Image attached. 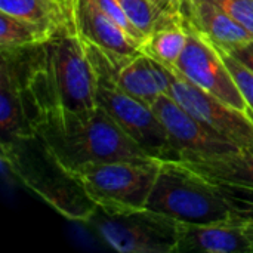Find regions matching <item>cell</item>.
Returning <instances> with one entry per match:
<instances>
[{"instance_id":"6da1fadb","label":"cell","mask_w":253,"mask_h":253,"mask_svg":"<svg viewBox=\"0 0 253 253\" xmlns=\"http://www.w3.org/2000/svg\"><path fill=\"white\" fill-rule=\"evenodd\" d=\"M21 71L36 119L53 108L89 111L98 107L95 73L73 22L49 40L21 49Z\"/></svg>"},{"instance_id":"7a4b0ae2","label":"cell","mask_w":253,"mask_h":253,"mask_svg":"<svg viewBox=\"0 0 253 253\" xmlns=\"http://www.w3.org/2000/svg\"><path fill=\"white\" fill-rule=\"evenodd\" d=\"M37 136L70 172L86 165L150 157L101 108H53L37 116Z\"/></svg>"},{"instance_id":"3957f363","label":"cell","mask_w":253,"mask_h":253,"mask_svg":"<svg viewBox=\"0 0 253 253\" xmlns=\"http://www.w3.org/2000/svg\"><path fill=\"white\" fill-rule=\"evenodd\" d=\"M0 147L9 172L59 215L84 224L95 212L96 205L80 181L56 160L37 133L4 139Z\"/></svg>"},{"instance_id":"277c9868","label":"cell","mask_w":253,"mask_h":253,"mask_svg":"<svg viewBox=\"0 0 253 253\" xmlns=\"http://www.w3.org/2000/svg\"><path fill=\"white\" fill-rule=\"evenodd\" d=\"M145 208L185 224H208L231 216L219 184L178 160H162Z\"/></svg>"},{"instance_id":"5b68a950","label":"cell","mask_w":253,"mask_h":253,"mask_svg":"<svg viewBox=\"0 0 253 253\" xmlns=\"http://www.w3.org/2000/svg\"><path fill=\"white\" fill-rule=\"evenodd\" d=\"M82 42L95 73L96 105L101 107L145 154L159 160H175L168 132L153 107L133 98L114 82L110 73L108 58L102 49L83 39Z\"/></svg>"},{"instance_id":"8992f818","label":"cell","mask_w":253,"mask_h":253,"mask_svg":"<svg viewBox=\"0 0 253 253\" xmlns=\"http://www.w3.org/2000/svg\"><path fill=\"white\" fill-rule=\"evenodd\" d=\"M162 160L154 157L86 165L73 170L92 202L107 212L147 206Z\"/></svg>"},{"instance_id":"52a82bcc","label":"cell","mask_w":253,"mask_h":253,"mask_svg":"<svg viewBox=\"0 0 253 253\" xmlns=\"http://www.w3.org/2000/svg\"><path fill=\"white\" fill-rule=\"evenodd\" d=\"M84 225L120 253H176L178 248L179 222L147 208L107 212L96 206Z\"/></svg>"},{"instance_id":"ba28073f","label":"cell","mask_w":253,"mask_h":253,"mask_svg":"<svg viewBox=\"0 0 253 253\" xmlns=\"http://www.w3.org/2000/svg\"><path fill=\"white\" fill-rule=\"evenodd\" d=\"M166 67L170 71L169 95L175 101L215 133L231 141L236 147H253V119L249 114L203 90L172 65Z\"/></svg>"},{"instance_id":"9c48e42d","label":"cell","mask_w":253,"mask_h":253,"mask_svg":"<svg viewBox=\"0 0 253 253\" xmlns=\"http://www.w3.org/2000/svg\"><path fill=\"white\" fill-rule=\"evenodd\" d=\"M185 25L187 44L178 62L172 67L203 90L251 116L249 105L218 47L187 19Z\"/></svg>"},{"instance_id":"30bf717a","label":"cell","mask_w":253,"mask_h":253,"mask_svg":"<svg viewBox=\"0 0 253 253\" xmlns=\"http://www.w3.org/2000/svg\"><path fill=\"white\" fill-rule=\"evenodd\" d=\"M168 132L175 160L199 162L215 159L239 150L231 141L215 133L169 93H163L153 105Z\"/></svg>"},{"instance_id":"8fae6325","label":"cell","mask_w":253,"mask_h":253,"mask_svg":"<svg viewBox=\"0 0 253 253\" xmlns=\"http://www.w3.org/2000/svg\"><path fill=\"white\" fill-rule=\"evenodd\" d=\"M0 64V127L1 141L34 135L36 116L21 71V49L1 50Z\"/></svg>"},{"instance_id":"7c38bea8","label":"cell","mask_w":253,"mask_h":253,"mask_svg":"<svg viewBox=\"0 0 253 253\" xmlns=\"http://www.w3.org/2000/svg\"><path fill=\"white\" fill-rule=\"evenodd\" d=\"M110 73L114 82L133 98L153 107L170 89V71L153 59L142 49L135 55L116 56L107 53Z\"/></svg>"},{"instance_id":"4fadbf2b","label":"cell","mask_w":253,"mask_h":253,"mask_svg":"<svg viewBox=\"0 0 253 253\" xmlns=\"http://www.w3.org/2000/svg\"><path fill=\"white\" fill-rule=\"evenodd\" d=\"M71 22L83 40L110 55H135L142 49L139 43L101 9L96 0H73Z\"/></svg>"},{"instance_id":"5bb4252c","label":"cell","mask_w":253,"mask_h":253,"mask_svg":"<svg viewBox=\"0 0 253 253\" xmlns=\"http://www.w3.org/2000/svg\"><path fill=\"white\" fill-rule=\"evenodd\" d=\"M245 225L233 215L208 224L179 222L176 253H252Z\"/></svg>"},{"instance_id":"9a60e30c","label":"cell","mask_w":253,"mask_h":253,"mask_svg":"<svg viewBox=\"0 0 253 253\" xmlns=\"http://www.w3.org/2000/svg\"><path fill=\"white\" fill-rule=\"evenodd\" d=\"M181 10L185 19L219 49H230L253 39L225 10L208 0H182Z\"/></svg>"},{"instance_id":"2e32d148","label":"cell","mask_w":253,"mask_h":253,"mask_svg":"<svg viewBox=\"0 0 253 253\" xmlns=\"http://www.w3.org/2000/svg\"><path fill=\"white\" fill-rule=\"evenodd\" d=\"M182 163L215 184L253 188V147L215 159Z\"/></svg>"},{"instance_id":"e0dca14e","label":"cell","mask_w":253,"mask_h":253,"mask_svg":"<svg viewBox=\"0 0 253 253\" xmlns=\"http://www.w3.org/2000/svg\"><path fill=\"white\" fill-rule=\"evenodd\" d=\"M187 25L182 10L147 36L142 50L165 65H175L187 44Z\"/></svg>"},{"instance_id":"ac0fdd59","label":"cell","mask_w":253,"mask_h":253,"mask_svg":"<svg viewBox=\"0 0 253 253\" xmlns=\"http://www.w3.org/2000/svg\"><path fill=\"white\" fill-rule=\"evenodd\" d=\"M0 12L36 22L52 33L71 22L70 12L58 0H0Z\"/></svg>"},{"instance_id":"d6986e66","label":"cell","mask_w":253,"mask_h":253,"mask_svg":"<svg viewBox=\"0 0 253 253\" xmlns=\"http://www.w3.org/2000/svg\"><path fill=\"white\" fill-rule=\"evenodd\" d=\"M53 34L36 22L0 12V52L36 46Z\"/></svg>"},{"instance_id":"ffe728a7","label":"cell","mask_w":253,"mask_h":253,"mask_svg":"<svg viewBox=\"0 0 253 253\" xmlns=\"http://www.w3.org/2000/svg\"><path fill=\"white\" fill-rule=\"evenodd\" d=\"M119 3L129 16V19L133 22V25L145 37L151 34L159 25L179 13L178 12L166 15L157 7V4L153 0H119Z\"/></svg>"},{"instance_id":"44dd1931","label":"cell","mask_w":253,"mask_h":253,"mask_svg":"<svg viewBox=\"0 0 253 253\" xmlns=\"http://www.w3.org/2000/svg\"><path fill=\"white\" fill-rule=\"evenodd\" d=\"M219 187L228 202L231 215L245 222H253V188L222 184Z\"/></svg>"},{"instance_id":"7402d4cb","label":"cell","mask_w":253,"mask_h":253,"mask_svg":"<svg viewBox=\"0 0 253 253\" xmlns=\"http://www.w3.org/2000/svg\"><path fill=\"white\" fill-rule=\"evenodd\" d=\"M218 50L221 52L222 58H224V62L227 64L228 70L231 71L237 86L240 87L248 105H249V110H251V116L253 117V73H251L242 62H239L236 58H233L230 53H227L225 50L219 49Z\"/></svg>"},{"instance_id":"603a6c76","label":"cell","mask_w":253,"mask_h":253,"mask_svg":"<svg viewBox=\"0 0 253 253\" xmlns=\"http://www.w3.org/2000/svg\"><path fill=\"white\" fill-rule=\"evenodd\" d=\"M225 10L253 36V0H208Z\"/></svg>"},{"instance_id":"cb8c5ba5","label":"cell","mask_w":253,"mask_h":253,"mask_svg":"<svg viewBox=\"0 0 253 253\" xmlns=\"http://www.w3.org/2000/svg\"><path fill=\"white\" fill-rule=\"evenodd\" d=\"M98 4L101 6V9L117 24L120 25L136 43H139L141 46L144 44L145 42V36L133 25V22L129 19V16L126 15V12L123 10V7L120 6L119 0H96Z\"/></svg>"},{"instance_id":"d4e9b609","label":"cell","mask_w":253,"mask_h":253,"mask_svg":"<svg viewBox=\"0 0 253 253\" xmlns=\"http://www.w3.org/2000/svg\"><path fill=\"white\" fill-rule=\"evenodd\" d=\"M222 50L230 53L233 58L242 62L251 73H253V39L243 42L240 44H236L230 49H222Z\"/></svg>"},{"instance_id":"484cf974","label":"cell","mask_w":253,"mask_h":253,"mask_svg":"<svg viewBox=\"0 0 253 253\" xmlns=\"http://www.w3.org/2000/svg\"><path fill=\"white\" fill-rule=\"evenodd\" d=\"M157 7L166 13V15H172V13H178L181 12V6H182V0H153Z\"/></svg>"},{"instance_id":"4316f807","label":"cell","mask_w":253,"mask_h":253,"mask_svg":"<svg viewBox=\"0 0 253 253\" xmlns=\"http://www.w3.org/2000/svg\"><path fill=\"white\" fill-rule=\"evenodd\" d=\"M245 231H246V236L251 242V248H252V253H253V222H246L245 225Z\"/></svg>"},{"instance_id":"83f0119b","label":"cell","mask_w":253,"mask_h":253,"mask_svg":"<svg viewBox=\"0 0 253 253\" xmlns=\"http://www.w3.org/2000/svg\"><path fill=\"white\" fill-rule=\"evenodd\" d=\"M68 12H70V15H71V6H73V0H58Z\"/></svg>"}]
</instances>
